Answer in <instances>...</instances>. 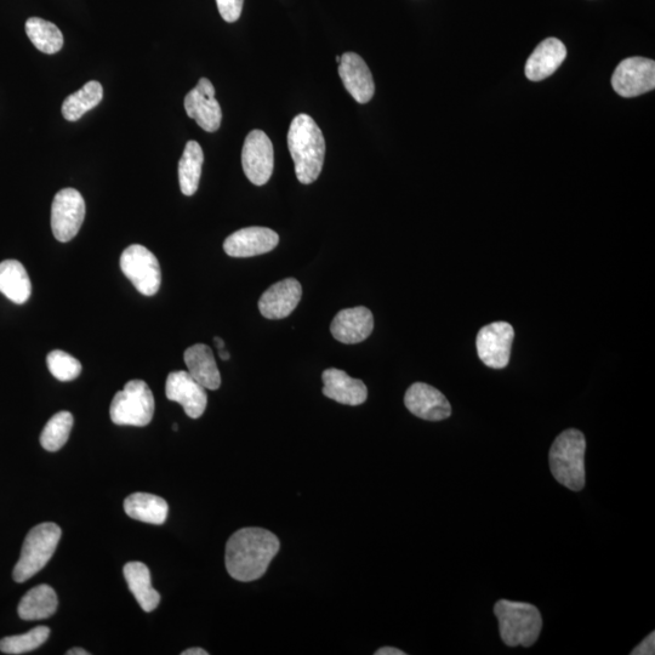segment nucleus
<instances>
[{
    "instance_id": "f257e3e1",
    "label": "nucleus",
    "mask_w": 655,
    "mask_h": 655,
    "mask_svg": "<svg viewBox=\"0 0 655 655\" xmlns=\"http://www.w3.org/2000/svg\"><path fill=\"white\" fill-rule=\"evenodd\" d=\"M279 549L281 543L272 532L255 527L239 529L227 541V572L238 582H254L264 577Z\"/></svg>"
},
{
    "instance_id": "f03ea898",
    "label": "nucleus",
    "mask_w": 655,
    "mask_h": 655,
    "mask_svg": "<svg viewBox=\"0 0 655 655\" xmlns=\"http://www.w3.org/2000/svg\"><path fill=\"white\" fill-rule=\"evenodd\" d=\"M288 147L292 155L296 178L304 185H310L321 175L326 140L322 130L309 115L293 119L288 131Z\"/></svg>"
},
{
    "instance_id": "7ed1b4c3",
    "label": "nucleus",
    "mask_w": 655,
    "mask_h": 655,
    "mask_svg": "<svg viewBox=\"0 0 655 655\" xmlns=\"http://www.w3.org/2000/svg\"><path fill=\"white\" fill-rule=\"evenodd\" d=\"M585 449V436L577 429L563 431L550 449L552 476L573 492L583 491L585 487Z\"/></svg>"
},
{
    "instance_id": "20e7f679",
    "label": "nucleus",
    "mask_w": 655,
    "mask_h": 655,
    "mask_svg": "<svg viewBox=\"0 0 655 655\" xmlns=\"http://www.w3.org/2000/svg\"><path fill=\"white\" fill-rule=\"evenodd\" d=\"M501 640L509 647H532L538 641L543 618L531 603L500 600L494 606Z\"/></svg>"
},
{
    "instance_id": "39448f33",
    "label": "nucleus",
    "mask_w": 655,
    "mask_h": 655,
    "mask_svg": "<svg viewBox=\"0 0 655 655\" xmlns=\"http://www.w3.org/2000/svg\"><path fill=\"white\" fill-rule=\"evenodd\" d=\"M58 524L47 522L31 529L22 546L19 562L14 568L13 577L17 583H25L47 566L61 539Z\"/></svg>"
},
{
    "instance_id": "423d86ee",
    "label": "nucleus",
    "mask_w": 655,
    "mask_h": 655,
    "mask_svg": "<svg viewBox=\"0 0 655 655\" xmlns=\"http://www.w3.org/2000/svg\"><path fill=\"white\" fill-rule=\"evenodd\" d=\"M155 414V397L142 380H131L116 393L111 403V420L116 425L144 427Z\"/></svg>"
},
{
    "instance_id": "0eeeda50",
    "label": "nucleus",
    "mask_w": 655,
    "mask_h": 655,
    "mask_svg": "<svg viewBox=\"0 0 655 655\" xmlns=\"http://www.w3.org/2000/svg\"><path fill=\"white\" fill-rule=\"evenodd\" d=\"M121 269L142 295H156L161 288L162 271L156 255L140 244H133L124 250Z\"/></svg>"
},
{
    "instance_id": "6e6552de",
    "label": "nucleus",
    "mask_w": 655,
    "mask_h": 655,
    "mask_svg": "<svg viewBox=\"0 0 655 655\" xmlns=\"http://www.w3.org/2000/svg\"><path fill=\"white\" fill-rule=\"evenodd\" d=\"M85 218L84 198L77 190L56 193L51 205V230L59 242L67 243L78 235Z\"/></svg>"
},
{
    "instance_id": "1a4fd4ad",
    "label": "nucleus",
    "mask_w": 655,
    "mask_h": 655,
    "mask_svg": "<svg viewBox=\"0 0 655 655\" xmlns=\"http://www.w3.org/2000/svg\"><path fill=\"white\" fill-rule=\"evenodd\" d=\"M515 330L508 322H494L483 327L477 334L478 357L493 369L508 367Z\"/></svg>"
},
{
    "instance_id": "9d476101",
    "label": "nucleus",
    "mask_w": 655,
    "mask_h": 655,
    "mask_svg": "<svg viewBox=\"0 0 655 655\" xmlns=\"http://www.w3.org/2000/svg\"><path fill=\"white\" fill-rule=\"evenodd\" d=\"M242 165L248 180L256 186L269 182L275 165V153L269 136L262 130H253L244 141Z\"/></svg>"
},
{
    "instance_id": "9b49d317",
    "label": "nucleus",
    "mask_w": 655,
    "mask_h": 655,
    "mask_svg": "<svg viewBox=\"0 0 655 655\" xmlns=\"http://www.w3.org/2000/svg\"><path fill=\"white\" fill-rule=\"evenodd\" d=\"M615 93L622 98H636L655 88V62L645 58L626 59L612 77Z\"/></svg>"
},
{
    "instance_id": "f8f14e48",
    "label": "nucleus",
    "mask_w": 655,
    "mask_h": 655,
    "mask_svg": "<svg viewBox=\"0 0 655 655\" xmlns=\"http://www.w3.org/2000/svg\"><path fill=\"white\" fill-rule=\"evenodd\" d=\"M185 110L187 116L195 119L199 127L208 133L219 130L222 112L219 101L215 99L214 85L209 79H199L196 88L186 95Z\"/></svg>"
},
{
    "instance_id": "ddd939ff",
    "label": "nucleus",
    "mask_w": 655,
    "mask_h": 655,
    "mask_svg": "<svg viewBox=\"0 0 655 655\" xmlns=\"http://www.w3.org/2000/svg\"><path fill=\"white\" fill-rule=\"evenodd\" d=\"M165 393H167L169 401L181 404L187 417L191 419L201 418L205 409H207V392L185 370H178V372L168 375Z\"/></svg>"
},
{
    "instance_id": "4468645a",
    "label": "nucleus",
    "mask_w": 655,
    "mask_h": 655,
    "mask_svg": "<svg viewBox=\"0 0 655 655\" xmlns=\"http://www.w3.org/2000/svg\"><path fill=\"white\" fill-rule=\"evenodd\" d=\"M404 404L415 417L429 421H441L452 415L451 403L441 391L424 383H415L404 396Z\"/></svg>"
},
{
    "instance_id": "2eb2a0df",
    "label": "nucleus",
    "mask_w": 655,
    "mask_h": 655,
    "mask_svg": "<svg viewBox=\"0 0 655 655\" xmlns=\"http://www.w3.org/2000/svg\"><path fill=\"white\" fill-rule=\"evenodd\" d=\"M279 236L266 227H247L226 238L225 253L232 258H253L272 252L278 246Z\"/></svg>"
},
{
    "instance_id": "dca6fc26",
    "label": "nucleus",
    "mask_w": 655,
    "mask_h": 655,
    "mask_svg": "<svg viewBox=\"0 0 655 655\" xmlns=\"http://www.w3.org/2000/svg\"><path fill=\"white\" fill-rule=\"evenodd\" d=\"M301 296H303V288L299 281L294 278L283 279L261 295L259 300L261 315L267 320H283L292 315L300 303Z\"/></svg>"
},
{
    "instance_id": "f3484780",
    "label": "nucleus",
    "mask_w": 655,
    "mask_h": 655,
    "mask_svg": "<svg viewBox=\"0 0 655 655\" xmlns=\"http://www.w3.org/2000/svg\"><path fill=\"white\" fill-rule=\"evenodd\" d=\"M373 329V313L363 306L340 311L330 324L334 339L347 345L362 343L373 333Z\"/></svg>"
},
{
    "instance_id": "a211bd4d",
    "label": "nucleus",
    "mask_w": 655,
    "mask_h": 655,
    "mask_svg": "<svg viewBox=\"0 0 655 655\" xmlns=\"http://www.w3.org/2000/svg\"><path fill=\"white\" fill-rule=\"evenodd\" d=\"M339 76L358 104H367L373 99L375 84L372 72L360 55L345 53L341 56Z\"/></svg>"
},
{
    "instance_id": "6ab92c4d",
    "label": "nucleus",
    "mask_w": 655,
    "mask_h": 655,
    "mask_svg": "<svg viewBox=\"0 0 655 655\" xmlns=\"http://www.w3.org/2000/svg\"><path fill=\"white\" fill-rule=\"evenodd\" d=\"M323 395L345 406H361L368 398V389L362 380L353 379L340 369L324 370Z\"/></svg>"
},
{
    "instance_id": "aec40b11",
    "label": "nucleus",
    "mask_w": 655,
    "mask_h": 655,
    "mask_svg": "<svg viewBox=\"0 0 655 655\" xmlns=\"http://www.w3.org/2000/svg\"><path fill=\"white\" fill-rule=\"evenodd\" d=\"M566 56L565 44L556 38L545 39L529 56L526 65L527 78L532 82L544 81L561 67Z\"/></svg>"
},
{
    "instance_id": "412c9836",
    "label": "nucleus",
    "mask_w": 655,
    "mask_h": 655,
    "mask_svg": "<svg viewBox=\"0 0 655 655\" xmlns=\"http://www.w3.org/2000/svg\"><path fill=\"white\" fill-rule=\"evenodd\" d=\"M184 360L191 377L201 384L205 390H218L221 386V375L216 364L214 353L209 346L197 344L185 351Z\"/></svg>"
},
{
    "instance_id": "4be33fe9",
    "label": "nucleus",
    "mask_w": 655,
    "mask_h": 655,
    "mask_svg": "<svg viewBox=\"0 0 655 655\" xmlns=\"http://www.w3.org/2000/svg\"><path fill=\"white\" fill-rule=\"evenodd\" d=\"M124 578L138 601L140 607L145 612H152L161 602V595L152 586L150 569L142 562H129L123 569Z\"/></svg>"
},
{
    "instance_id": "5701e85b",
    "label": "nucleus",
    "mask_w": 655,
    "mask_h": 655,
    "mask_svg": "<svg viewBox=\"0 0 655 655\" xmlns=\"http://www.w3.org/2000/svg\"><path fill=\"white\" fill-rule=\"evenodd\" d=\"M0 293L17 305L25 304L31 298V279L20 261L0 262Z\"/></svg>"
},
{
    "instance_id": "b1692460",
    "label": "nucleus",
    "mask_w": 655,
    "mask_h": 655,
    "mask_svg": "<svg viewBox=\"0 0 655 655\" xmlns=\"http://www.w3.org/2000/svg\"><path fill=\"white\" fill-rule=\"evenodd\" d=\"M124 511L133 520L163 524L167 521L169 506L155 494L134 493L124 500Z\"/></svg>"
},
{
    "instance_id": "393cba45",
    "label": "nucleus",
    "mask_w": 655,
    "mask_h": 655,
    "mask_svg": "<svg viewBox=\"0 0 655 655\" xmlns=\"http://www.w3.org/2000/svg\"><path fill=\"white\" fill-rule=\"evenodd\" d=\"M58 609V596L49 585H38L22 597L19 608V617L22 620H42L50 618Z\"/></svg>"
},
{
    "instance_id": "a878e982",
    "label": "nucleus",
    "mask_w": 655,
    "mask_h": 655,
    "mask_svg": "<svg viewBox=\"0 0 655 655\" xmlns=\"http://www.w3.org/2000/svg\"><path fill=\"white\" fill-rule=\"evenodd\" d=\"M204 153L197 141H189L179 162V182L185 196H193L201 180Z\"/></svg>"
},
{
    "instance_id": "bb28decb",
    "label": "nucleus",
    "mask_w": 655,
    "mask_h": 655,
    "mask_svg": "<svg viewBox=\"0 0 655 655\" xmlns=\"http://www.w3.org/2000/svg\"><path fill=\"white\" fill-rule=\"evenodd\" d=\"M104 99V89L96 81H90L76 93L67 96L62 104V116L68 122H77L85 113L93 110Z\"/></svg>"
},
{
    "instance_id": "cd10ccee",
    "label": "nucleus",
    "mask_w": 655,
    "mask_h": 655,
    "mask_svg": "<svg viewBox=\"0 0 655 655\" xmlns=\"http://www.w3.org/2000/svg\"><path fill=\"white\" fill-rule=\"evenodd\" d=\"M26 33L39 51L53 55L64 47V34L59 27L39 17H31L26 22Z\"/></svg>"
},
{
    "instance_id": "c85d7f7f",
    "label": "nucleus",
    "mask_w": 655,
    "mask_h": 655,
    "mask_svg": "<svg viewBox=\"0 0 655 655\" xmlns=\"http://www.w3.org/2000/svg\"><path fill=\"white\" fill-rule=\"evenodd\" d=\"M74 419L70 412L53 415L45 425L41 435V444L45 451L58 452L70 438Z\"/></svg>"
},
{
    "instance_id": "c756f323",
    "label": "nucleus",
    "mask_w": 655,
    "mask_h": 655,
    "mask_svg": "<svg viewBox=\"0 0 655 655\" xmlns=\"http://www.w3.org/2000/svg\"><path fill=\"white\" fill-rule=\"evenodd\" d=\"M49 636L50 629L48 626H37V628L28 631L27 634L5 637L0 641V651L13 655L32 652L44 645Z\"/></svg>"
},
{
    "instance_id": "7c9ffc66",
    "label": "nucleus",
    "mask_w": 655,
    "mask_h": 655,
    "mask_svg": "<svg viewBox=\"0 0 655 655\" xmlns=\"http://www.w3.org/2000/svg\"><path fill=\"white\" fill-rule=\"evenodd\" d=\"M47 364L53 377L60 381L77 379L83 369L77 358L61 350L51 351L47 357Z\"/></svg>"
},
{
    "instance_id": "2f4dec72",
    "label": "nucleus",
    "mask_w": 655,
    "mask_h": 655,
    "mask_svg": "<svg viewBox=\"0 0 655 655\" xmlns=\"http://www.w3.org/2000/svg\"><path fill=\"white\" fill-rule=\"evenodd\" d=\"M219 13L226 22H236L242 15L244 0H216Z\"/></svg>"
},
{
    "instance_id": "473e14b6",
    "label": "nucleus",
    "mask_w": 655,
    "mask_h": 655,
    "mask_svg": "<svg viewBox=\"0 0 655 655\" xmlns=\"http://www.w3.org/2000/svg\"><path fill=\"white\" fill-rule=\"evenodd\" d=\"M632 655H653L655 654V634L652 632L651 635H648L645 640H643L639 646H637L634 651L631 652Z\"/></svg>"
},
{
    "instance_id": "72a5a7b5",
    "label": "nucleus",
    "mask_w": 655,
    "mask_h": 655,
    "mask_svg": "<svg viewBox=\"0 0 655 655\" xmlns=\"http://www.w3.org/2000/svg\"><path fill=\"white\" fill-rule=\"evenodd\" d=\"M407 653H404L401 651V649L393 648V647H384L378 649L377 652H375V655H406Z\"/></svg>"
},
{
    "instance_id": "f704fd0d",
    "label": "nucleus",
    "mask_w": 655,
    "mask_h": 655,
    "mask_svg": "<svg viewBox=\"0 0 655 655\" xmlns=\"http://www.w3.org/2000/svg\"><path fill=\"white\" fill-rule=\"evenodd\" d=\"M182 655H208L207 651H204L202 648H190L187 651L182 652Z\"/></svg>"
},
{
    "instance_id": "c9c22d12",
    "label": "nucleus",
    "mask_w": 655,
    "mask_h": 655,
    "mask_svg": "<svg viewBox=\"0 0 655 655\" xmlns=\"http://www.w3.org/2000/svg\"><path fill=\"white\" fill-rule=\"evenodd\" d=\"M90 653L84 651L83 648H72L67 652V655H89Z\"/></svg>"
},
{
    "instance_id": "e433bc0d",
    "label": "nucleus",
    "mask_w": 655,
    "mask_h": 655,
    "mask_svg": "<svg viewBox=\"0 0 655 655\" xmlns=\"http://www.w3.org/2000/svg\"><path fill=\"white\" fill-rule=\"evenodd\" d=\"M214 343H215L216 347H218V350L225 349L224 340H222L221 338H218V336H216V338L214 339Z\"/></svg>"
},
{
    "instance_id": "4c0bfd02",
    "label": "nucleus",
    "mask_w": 655,
    "mask_h": 655,
    "mask_svg": "<svg viewBox=\"0 0 655 655\" xmlns=\"http://www.w3.org/2000/svg\"><path fill=\"white\" fill-rule=\"evenodd\" d=\"M219 355L222 361L230 360V353L225 349L219 350Z\"/></svg>"
},
{
    "instance_id": "58836bf2",
    "label": "nucleus",
    "mask_w": 655,
    "mask_h": 655,
    "mask_svg": "<svg viewBox=\"0 0 655 655\" xmlns=\"http://www.w3.org/2000/svg\"><path fill=\"white\" fill-rule=\"evenodd\" d=\"M173 430H174V431H178V430H179L178 424H174V426H173Z\"/></svg>"
},
{
    "instance_id": "ea45409f",
    "label": "nucleus",
    "mask_w": 655,
    "mask_h": 655,
    "mask_svg": "<svg viewBox=\"0 0 655 655\" xmlns=\"http://www.w3.org/2000/svg\"><path fill=\"white\" fill-rule=\"evenodd\" d=\"M340 61H341V56H336V62H338V64H340Z\"/></svg>"
}]
</instances>
